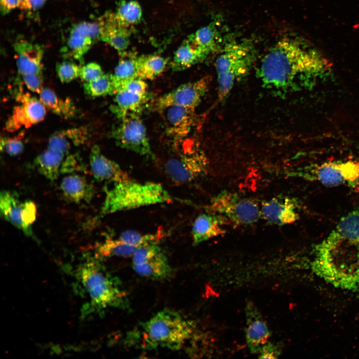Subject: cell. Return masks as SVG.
Listing matches in <instances>:
<instances>
[{"label":"cell","instance_id":"11","mask_svg":"<svg viewBox=\"0 0 359 359\" xmlns=\"http://www.w3.org/2000/svg\"><path fill=\"white\" fill-rule=\"evenodd\" d=\"M132 263L135 271L143 277L164 279L171 275L167 257L156 243L139 247L132 256Z\"/></svg>","mask_w":359,"mask_h":359},{"label":"cell","instance_id":"29","mask_svg":"<svg viewBox=\"0 0 359 359\" xmlns=\"http://www.w3.org/2000/svg\"><path fill=\"white\" fill-rule=\"evenodd\" d=\"M39 94V99L46 108L65 119L73 117L76 114V107L72 101L59 97L53 90L44 88Z\"/></svg>","mask_w":359,"mask_h":359},{"label":"cell","instance_id":"39","mask_svg":"<svg viewBox=\"0 0 359 359\" xmlns=\"http://www.w3.org/2000/svg\"><path fill=\"white\" fill-rule=\"evenodd\" d=\"M21 76L24 84L31 92L39 94L43 89L42 74L29 73Z\"/></svg>","mask_w":359,"mask_h":359},{"label":"cell","instance_id":"42","mask_svg":"<svg viewBox=\"0 0 359 359\" xmlns=\"http://www.w3.org/2000/svg\"><path fill=\"white\" fill-rule=\"evenodd\" d=\"M281 352L278 345L273 343H267L259 353L260 358L275 359L277 358Z\"/></svg>","mask_w":359,"mask_h":359},{"label":"cell","instance_id":"12","mask_svg":"<svg viewBox=\"0 0 359 359\" xmlns=\"http://www.w3.org/2000/svg\"><path fill=\"white\" fill-rule=\"evenodd\" d=\"M209 82L206 76L182 84L157 98L153 108L159 111L172 106L195 109L207 91Z\"/></svg>","mask_w":359,"mask_h":359},{"label":"cell","instance_id":"19","mask_svg":"<svg viewBox=\"0 0 359 359\" xmlns=\"http://www.w3.org/2000/svg\"><path fill=\"white\" fill-rule=\"evenodd\" d=\"M89 163L92 175L99 181L115 183L131 180L118 164L104 156L97 146L92 148Z\"/></svg>","mask_w":359,"mask_h":359},{"label":"cell","instance_id":"28","mask_svg":"<svg viewBox=\"0 0 359 359\" xmlns=\"http://www.w3.org/2000/svg\"><path fill=\"white\" fill-rule=\"evenodd\" d=\"M0 212L3 218L16 227L24 231L22 221L23 202L11 191L4 190L0 196Z\"/></svg>","mask_w":359,"mask_h":359},{"label":"cell","instance_id":"10","mask_svg":"<svg viewBox=\"0 0 359 359\" xmlns=\"http://www.w3.org/2000/svg\"><path fill=\"white\" fill-rule=\"evenodd\" d=\"M120 120L112 132L117 144L140 156L154 158L146 127L138 114L129 115Z\"/></svg>","mask_w":359,"mask_h":359},{"label":"cell","instance_id":"3","mask_svg":"<svg viewBox=\"0 0 359 359\" xmlns=\"http://www.w3.org/2000/svg\"><path fill=\"white\" fill-rule=\"evenodd\" d=\"M106 191L102 215L169 202L172 197L160 183L132 180L113 183Z\"/></svg>","mask_w":359,"mask_h":359},{"label":"cell","instance_id":"8","mask_svg":"<svg viewBox=\"0 0 359 359\" xmlns=\"http://www.w3.org/2000/svg\"><path fill=\"white\" fill-rule=\"evenodd\" d=\"M299 175L328 187L359 183V160L326 162L306 168Z\"/></svg>","mask_w":359,"mask_h":359},{"label":"cell","instance_id":"18","mask_svg":"<svg viewBox=\"0 0 359 359\" xmlns=\"http://www.w3.org/2000/svg\"><path fill=\"white\" fill-rule=\"evenodd\" d=\"M246 325L245 336L247 346L254 354L260 352L268 343L270 332L261 314L250 301L245 307Z\"/></svg>","mask_w":359,"mask_h":359},{"label":"cell","instance_id":"21","mask_svg":"<svg viewBox=\"0 0 359 359\" xmlns=\"http://www.w3.org/2000/svg\"><path fill=\"white\" fill-rule=\"evenodd\" d=\"M226 222L220 217L212 213H202L194 220L191 234L194 245L222 235L225 230L223 226Z\"/></svg>","mask_w":359,"mask_h":359},{"label":"cell","instance_id":"30","mask_svg":"<svg viewBox=\"0 0 359 359\" xmlns=\"http://www.w3.org/2000/svg\"><path fill=\"white\" fill-rule=\"evenodd\" d=\"M167 64V59L159 55L138 56V77L144 80L154 79L163 72Z\"/></svg>","mask_w":359,"mask_h":359},{"label":"cell","instance_id":"44","mask_svg":"<svg viewBox=\"0 0 359 359\" xmlns=\"http://www.w3.org/2000/svg\"><path fill=\"white\" fill-rule=\"evenodd\" d=\"M18 0H0V11L2 14H6L16 7H18Z\"/></svg>","mask_w":359,"mask_h":359},{"label":"cell","instance_id":"43","mask_svg":"<svg viewBox=\"0 0 359 359\" xmlns=\"http://www.w3.org/2000/svg\"><path fill=\"white\" fill-rule=\"evenodd\" d=\"M46 0H23L18 8L22 10H36L41 7Z\"/></svg>","mask_w":359,"mask_h":359},{"label":"cell","instance_id":"31","mask_svg":"<svg viewBox=\"0 0 359 359\" xmlns=\"http://www.w3.org/2000/svg\"><path fill=\"white\" fill-rule=\"evenodd\" d=\"M195 43L209 55L215 52L219 42V32L216 22H211L189 35Z\"/></svg>","mask_w":359,"mask_h":359},{"label":"cell","instance_id":"38","mask_svg":"<svg viewBox=\"0 0 359 359\" xmlns=\"http://www.w3.org/2000/svg\"><path fill=\"white\" fill-rule=\"evenodd\" d=\"M104 74L101 66L95 62L87 63L80 67L79 77L84 82L93 81Z\"/></svg>","mask_w":359,"mask_h":359},{"label":"cell","instance_id":"1","mask_svg":"<svg viewBox=\"0 0 359 359\" xmlns=\"http://www.w3.org/2000/svg\"><path fill=\"white\" fill-rule=\"evenodd\" d=\"M312 269L336 287L352 290L359 286V210L342 217L317 245Z\"/></svg>","mask_w":359,"mask_h":359},{"label":"cell","instance_id":"17","mask_svg":"<svg viewBox=\"0 0 359 359\" xmlns=\"http://www.w3.org/2000/svg\"><path fill=\"white\" fill-rule=\"evenodd\" d=\"M260 209L261 217L272 224H291L299 218L297 202L288 196H278L264 201Z\"/></svg>","mask_w":359,"mask_h":359},{"label":"cell","instance_id":"7","mask_svg":"<svg viewBox=\"0 0 359 359\" xmlns=\"http://www.w3.org/2000/svg\"><path fill=\"white\" fill-rule=\"evenodd\" d=\"M208 209L226 222L237 225L254 223L261 217L260 207L254 200L229 191H222L213 196Z\"/></svg>","mask_w":359,"mask_h":359},{"label":"cell","instance_id":"26","mask_svg":"<svg viewBox=\"0 0 359 359\" xmlns=\"http://www.w3.org/2000/svg\"><path fill=\"white\" fill-rule=\"evenodd\" d=\"M65 154L48 148L37 156L34 164L41 174L49 180L57 179Z\"/></svg>","mask_w":359,"mask_h":359},{"label":"cell","instance_id":"35","mask_svg":"<svg viewBox=\"0 0 359 359\" xmlns=\"http://www.w3.org/2000/svg\"><path fill=\"white\" fill-rule=\"evenodd\" d=\"M161 236L159 233L142 234L135 231L127 230L122 232L118 238L128 244L139 247L147 244L156 243Z\"/></svg>","mask_w":359,"mask_h":359},{"label":"cell","instance_id":"33","mask_svg":"<svg viewBox=\"0 0 359 359\" xmlns=\"http://www.w3.org/2000/svg\"><path fill=\"white\" fill-rule=\"evenodd\" d=\"M115 13L123 22L132 26L140 22L142 10L136 0H122L118 3Z\"/></svg>","mask_w":359,"mask_h":359},{"label":"cell","instance_id":"4","mask_svg":"<svg viewBox=\"0 0 359 359\" xmlns=\"http://www.w3.org/2000/svg\"><path fill=\"white\" fill-rule=\"evenodd\" d=\"M194 324L171 309L158 312L141 326L142 336L150 348L179 350L190 338Z\"/></svg>","mask_w":359,"mask_h":359},{"label":"cell","instance_id":"27","mask_svg":"<svg viewBox=\"0 0 359 359\" xmlns=\"http://www.w3.org/2000/svg\"><path fill=\"white\" fill-rule=\"evenodd\" d=\"M138 57L126 52L116 66L111 74L113 82L114 94L131 80L138 77Z\"/></svg>","mask_w":359,"mask_h":359},{"label":"cell","instance_id":"6","mask_svg":"<svg viewBox=\"0 0 359 359\" xmlns=\"http://www.w3.org/2000/svg\"><path fill=\"white\" fill-rule=\"evenodd\" d=\"M256 57L251 42L230 41L223 46L215 61L218 97L225 98L236 82L247 75Z\"/></svg>","mask_w":359,"mask_h":359},{"label":"cell","instance_id":"34","mask_svg":"<svg viewBox=\"0 0 359 359\" xmlns=\"http://www.w3.org/2000/svg\"><path fill=\"white\" fill-rule=\"evenodd\" d=\"M83 87L86 94L92 97L114 94L111 74L104 73L93 81L84 82Z\"/></svg>","mask_w":359,"mask_h":359},{"label":"cell","instance_id":"24","mask_svg":"<svg viewBox=\"0 0 359 359\" xmlns=\"http://www.w3.org/2000/svg\"><path fill=\"white\" fill-rule=\"evenodd\" d=\"M88 132L84 127L73 128L53 133L49 138L47 148L67 154L72 146L84 144Z\"/></svg>","mask_w":359,"mask_h":359},{"label":"cell","instance_id":"36","mask_svg":"<svg viewBox=\"0 0 359 359\" xmlns=\"http://www.w3.org/2000/svg\"><path fill=\"white\" fill-rule=\"evenodd\" d=\"M80 67L74 62L64 61L56 64V72L59 80L67 83L79 77Z\"/></svg>","mask_w":359,"mask_h":359},{"label":"cell","instance_id":"15","mask_svg":"<svg viewBox=\"0 0 359 359\" xmlns=\"http://www.w3.org/2000/svg\"><path fill=\"white\" fill-rule=\"evenodd\" d=\"M100 39L98 21H82L71 28L68 38L66 51L68 55L81 62L83 56L92 45Z\"/></svg>","mask_w":359,"mask_h":359},{"label":"cell","instance_id":"32","mask_svg":"<svg viewBox=\"0 0 359 359\" xmlns=\"http://www.w3.org/2000/svg\"><path fill=\"white\" fill-rule=\"evenodd\" d=\"M138 247L128 244L119 238L107 239L97 248L98 258L113 256L132 257Z\"/></svg>","mask_w":359,"mask_h":359},{"label":"cell","instance_id":"22","mask_svg":"<svg viewBox=\"0 0 359 359\" xmlns=\"http://www.w3.org/2000/svg\"><path fill=\"white\" fill-rule=\"evenodd\" d=\"M209 55L188 36L176 51L172 62L174 71H181L204 60Z\"/></svg>","mask_w":359,"mask_h":359},{"label":"cell","instance_id":"13","mask_svg":"<svg viewBox=\"0 0 359 359\" xmlns=\"http://www.w3.org/2000/svg\"><path fill=\"white\" fill-rule=\"evenodd\" d=\"M17 99L19 104L5 123V130L8 132L28 128L42 121L46 115V108L40 99L28 93L19 94Z\"/></svg>","mask_w":359,"mask_h":359},{"label":"cell","instance_id":"2","mask_svg":"<svg viewBox=\"0 0 359 359\" xmlns=\"http://www.w3.org/2000/svg\"><path fill=\"white\" fill-rule=\"evenodd\" d=\"M307 44L289 37L276 43L262 58L257 70L263 85L277 91H287L298 80L319 78L329 72V62Z\"/></svg>","mask_w":359,"mask_h":359},{"label":"cell","instance_id":"37","mask_svg":"<svg viewBox=\"0 0 359 359\" xmlns=\"http://www.w3.org/2000/svg\"><path fill=\"white\" fill-rule=\"evenodd\" d=\"M24 134L22 133L11 138H4L0 140V149L10 156H17L23 150L24 145L21 140Z\"/></svg>","mask_w":359,"mask_h":359},{"label":"cell","instance_id":"14","mask_svg":"<svg viewBox=\"0 0 359 359\" xmlns=\"http://www.w3.org/2000/svg\"><path fill=\"white\" fill-rule=\"evenodd\" d=\"M97 21L101 40L116 49L121 56L125 54L130 43L131 26L123 22L112 12H106Z\"/></svg>","mask_w":359,"mask_h":359},{"label":"cell","instance_id":"25","mask_svg":"<svg viewBox=\"0 0 359 359\" xmlns=\"http://www.w3.org/2000/svg\"><path fill=\"white\" fill-rule=\"evenodd\" d=\"M60 188L64 195L70 200L78 203L89 201L92 194V188L86 180L78 174H69L61 182Z\"/></svg>","mask_w":359,"mask_h":359},{"label":"cell","instance_id":"20","mask_svg":"<svg viewBox=\"0 0 359 359\" xmlns=\"http://www.w3.org/2000/svg\"><path fill=\"white\" fill-rule=\"evenodd\" d=\"M16 66L20 76L29 73L42 74L44 51L41 46L26 40L17 41L13 45Z\"/></svg>","mask_w":359,"mask_h":359},{"label":"cell","instance_id":"41","mask_svg":"<svg viewBox=\"0 0 359 359\" xmlns=\"http://www.w3.org/2000/svg\"><path fill=\"white\" fill-rule=\"evenodd\" d=\"M122 90L140 95H145L148 93V85L145 80L139 78L134 79L126 83L120 90Z\"/></svg>","mask_w":359,"mask_h":359},{"label":"cell","instance_id":"23","mask_svg":"<svg viewBox=\"0 0 359 359\" xmlns=\"http://www.w3.org/2000/svg\"><path fill=\"white\" fill-rule=\"evenodd\" d=\"M112 112L120 119L131 114H138L150 99L149 94L140 95L126 90H120L115 94Z\"/></svg>","mask_w":359,"mask_h":359},{"label":"cell","instance_id":"9","mask_svg":"<svg viewBox=\"0 0 359 359\" xmlns=\"http://www.w3.org/2000/svg\"><path fill=\"white\" fill-rule=\"evenodd\" d=\"M207 159L203 153L193 146H184L176 156L169 158L165 163V172L174 182L190 183L207 170Z\"/></svg>","mask_w":359,"mask_h":359},{"label":"cell","instance_id":"16","mask_svg":"<svg viewBox=\"0 0 359 359\" xmlns=\"http://www.w3.org/2000/svg\"><path fill=\"white\" fill-rule=\"evenodd\" d=\"M195 109L178 106L167 107L164 114L166 133L176 144L182 142L191 131L195 120Z\"/></svg>","mask_w":359,"mask_h":359},{"label":"cell","instance_id":"45","mask_svg":"<svg viewBox=\"0 0 359 359\" xmlns=\"http://www.w3.org/2000/svg\"><path fill=\"white\" fill-rule=\"evenodd\" d=\"M18 1H19V5H18V7H19V6H20V5L22 3V2L23 1V0H18Z\"/></svg>","mask_w":359,"mask_h":359},{"label":"cell","instance_id":"40","mask_svg":"<svg viewBox=\"0 0 359 359\" xmlns=\"http://www.w3.org/2000/svg\"><path fill=\"white\" fill-rule=\"evenodd\" d=\"M84 170V167L76 155L67 156L63 161L60 169L62 173H71Z\"/></svg>","mask_w":359,"mask_h":359},{"label":"cell","instance_id":"5","mask_svg":"<svg viewBox=\"0 0 359 359\" xmlns=\"http://www.w3.org/2000/svg\"><path fill=\"white\" fill-rule=\"evenodd\" d=\"M78 275L96 308L125 309L128 307V294L119 280L109 274L96 259L83 264Z\"/></svg>","mask_w":359,"mask_h":359}]
</instances>
